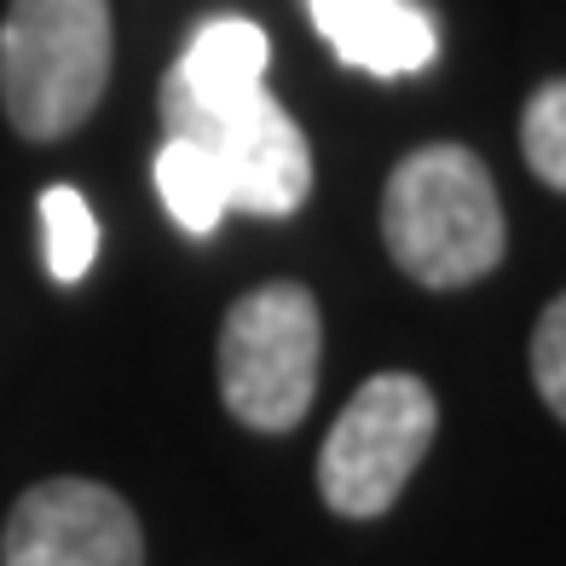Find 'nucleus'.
<instances>
[{"mask_svg": "<svg viewBox=\"0 0 566 566\" xmlns=\"http://www.w3.org/2000/svg\"><path fill=\"white\" fill-rule=\"evenodd\" d=\"M381 238L422 290H462L503 261L509 231L497 179L469 145H422L388 174Z\"/></svg>", "mask_w": 566, "mask_h": 566, "instance_id": "1", "label": "nucleus"}, {"mask_svg": "<svg viewBox=\"0 0 566 566\" xmlns=\"http://www.w3.org/2000/svg\"><path fill=\"white\" fill-rule=\"evenodd\" d=\"M111 82V0H12L0 18V105L23 139L75 134Z\"/></svg>", "mask_w": 566, "mask_h": 566, "instance_id": "2", "label": "nucleus"}, {"mask_svg": "<svg viewBox=\"0 0 566 566\" xmlns=\"http://www.w3.org/2000/svg\"><path fill=\"white\" fill-rule=\"evenodd\" d=\"M324 324L301 283H261L220 324V399L254 433H290L318 394Z\"/></svg>", "mask_w": 566, "mask_h": 566, "instance_id": "3", "label": "nucleus"}, {"mask_svg": "<svg viewBox=\"0 0 566 566\" xmlns=\"http://www.w3.org/2000/svg\"><path fill=\"white\" fill-rule=\"evenodd\" d=\"M440 428V405H433L422 376H370L365 388L347 399L336 428L324 433L318 451V492L342 521H376L399 503L410 474Z\"/></svg>", "mask_w": 566, "mask_h": 566, "instance_id": "4", "label": "nucleus"}, {"mask_svg": "<svg viewBox=\"0 0 566 566\" xmlns=\"http://www.w3.org/2000/svg\"><path fill=\"white\" fill-rule=\"evenodd\" d=\"M163 127L174 139H197L220 163L238 214L283 220L313 191L306 134L266 87L249 98H231V105H191V98L163 93Z\"/></svg>", "mask_w": 566, "mask_h": 566, "instance_id": "5", "label": "nucleus"}, {"mask_svg": "<svg viewBox=\"0 0 566 566\" xmlns=\"http://www.w3.org/2000/svg\"><path fill=\"white\" fill-rule=\"evenodd\" d=\"M0 566H145V532L122 492L59 474L12 503Z\"/></svg>", "mask_w": 566, "mask_h": 566, "instance_id": "6", "label": "nucleus"}, {"mask_svg": "<svg viewBox=\"0 0 566 566\" xmlns=\"http://www.w3.org/2000/svg\"><path fill=\"white\" fill-rule=\"evenodd\" d=\"M306 12L336 59L365 75H417L440 53L422 0H306Z\"/></svg>", "mask_w": 566, "mask_h": 566, "instance_id": "7", "label": "nucleus"}, {"mask_svg": "<svg viewBox=\"0 0 566 566\" xmlns=\"http://www.w3.org/2000/svg\"><path fill=\"white\" fill-rule=\"evenodd\" d=\"M266 59H272V41L261 23L226 12V18L197 23V35L168 70L163 93L191 98V105H231V98H249L266 87Z\"/></svg>", "mask_w": 566, "mask_h": 566, "instance_id": "8", "label": "nucleus"}, {"mask_svg": "<svg viewBox=\"0 0 566 566\" xmlns=\"http://www.w3.org/2000/svg\"><path fill=\"white\" fill-rule=\"evenodd\" d=\"M157 197L163 209L179 231H191V238H209V231L231 214V186L220 163L202 150L197 139H163L157 150Z\"/></svg>", "mask_w": 566, "mask_h": 566, "instance_id": "9", "label": "nucleus"}, {"mask_svg": "<svg viewBox=\"0 0 566 566\" xmlns=\"http://www.w3.org/2000/svg\"><path fill=\"white\" fill-rule=\"evenodd\" d=\"M41 231H46V272L59 283H82L98 261V220L75 186L41 191Z\"/></svg>", "mask_w": 566, "mask_h": 566, "instance_id": "10", "label": "nucleus"}, {"mask_svg": "<svg viewBox=\"0 0 566 566\" xmlns=\"http://www.w3.org/2000/svg\"><path fill=\"white\" fill-rule=\"evenodd\" d=\"M521 150H526V168L544 179V186L566 191V75L526 98Z\"/></svg>", "mask_w": 566, "mask_h": 566, "instance_id": "11", "label": "nucleus"}, {"mask_svg": "<svg viewBox=\"0 0 566 566\" xmlns=\"http://www.w3.org/2000/svg\"><path fill=\"white\" fill-rule=\"evenodd\" d=\"M532 381L544 405L566 422V295H555L532 329Z\"/></svg>", "mask_w": 566, "mask_h": 566, "instance_id": "12", "label": "nucleus"}]
</instances>
